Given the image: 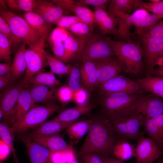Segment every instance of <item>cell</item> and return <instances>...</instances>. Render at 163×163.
Wrapping results in <instances>:
<instances>
[{"label":"cell","instance_id":"ba28073f","mask_svg":"<svg viewBox=\"0 0 163 163\" xmlns=\"http://www.w3.org/2000/svg\"><path fill=\"white\" fill-rule=\"evenodd\" d=\"M116 56L107 37L92 34L85 42L81 55V62L85 60L97 61Z\"/></svg>","mask_w":163,"mask_h":163},{"label":"cell","instance_id":"f35d334b","mask_svg":"<svg viewBox=\"0 0 163 163\" xmlns=\"http://www.w3.org/2000/svg\"><path fill=\"white\" fill-rule=\"evenodd\" d=\"M56 99L62 104H66L72 101L74 92L68 86H59L53 89Z\"/></svg>","mask_w":163,"mask_h":163},{"label":"cell","instance_id":"2e32d148","mask_svg":"<svg viewBox=\"0 0 163 163\" xmlns=\"http://www.w3.org/2000/svg\"><path fill=\"white\" fill-rule=\"evenodd\" d=\"M18 138L25 145L30 163H53L49 149L33 142L27 135H20Z\"/></svg>","mask_w":163,"mask_h":163},{"label":"cell","instance_id":"44dd1931","mask_svg":"<svg viewBox=\"0 0 163 163\" xmlns=\"http://www.w3.org/2000/svg\"><path fill=\"white\" fill-rule=\"evenodd\" d=\"M27 136L34 142L51 151H63L73 149L71 145H69L63 137L59 134L50 136Z\"/></svg>","mask_w":163,"mask_h":163},{"label":"cell","instance_id":"5bb4252c","mask_svg":"<svg viewBox=\"0 0 163 163\" xmlns=\"http://www.w3.org/2000/svg\"><path fill=\"white\" fill-rule=\"evenodd\" d=\"M135 155L138 163H153L163 155L161 150L149 137L142 134L136 141Z\"/></svg>","mask_w":163,"mask_h":163},{"label":"cell","instance_id":"9c48e42d","mask_svg":"<svg viewBox=\"0 0 163 163\" xmlns=\"http://www.w3.org/2000/svg\"><path fill=\"white\" fill-rule=\"evenodd\" d=\"M23 81L14 83L4 89L1 95L0 110L3 113V121L11 127L15 122V110L19 96L24 89Z\"/></svg>","mask_w":163,"mask_h":163},{"label":"cell","instance_id":"7402d4cb","mask_svg":"<svg viewBox=\"0 0 163 163\" xmlns=\"http://www.w3.org/2000/svg\"><path fill=\"white\" fill-rule=\"evenodd\" d=\"M88 39L72 34L64 42V56L63 62L66 63L77 59L80 60L85 43Z\"/></svg>","mask_w":163,"mask_h":163},{"label":"cell","instance_id":"d4e9b609","mask_svg":"<svg viewBox=\"0 0 163 163\" xmlns=\"http://www.w3.org/2000/svg\"><path fill=\"white\" fill-rule=\"evenodd\" d=\"M27 88L35 104H48L54 103L56 99L54 90L45 85L32 84Z\"/></svg>","mask_w":163,"mask_h":163},{"label":"cell","instance_id":"f5cc1de1","mask_svg":"<svg viewBox=\"0 0 163 163\" xmlns=\"http://www.w3.org/2000/svg\"><path fill=\"white\" fill-rule=\"evenodd\" d=\"M79 158L82 163H104L98 155L93 152L86 153Z\"/></svg>","mask_w":163,"mask_h":163},{"label":"cell","instance_id":"277c9868","mask_svg":"<svg viewBox=\"0 0 163 163\" xmlns=\"http://www.w3.org/2000/svg\"><path fill=\"white\" fill-rule=\"evenodd\" d=\"M141 95L121 92L101 94L100 104L103 116L111 123L117 121Z\"/></svg>","mask_w":163,"mask_h":163},{"label":"cell","instance_id":"d6a6232c","mask_svg":"<svg viewBox=\"0 0 163 163\" xmlns=\"http://www.w3.org/2000/svg\"><path fill=\"white\" fill-rule=\"evenodd\" d=\"M32 84L43 85L53 89L60 86L61 83L50 71L47 72H42L34 75L29 82V85Z\"/></svg>","mask_w":163,"mask_h":163},{"label":"cell","instance_id":"5b68a950","mask_svg":"<svg viewBox=\"0 0 163 163\" xmlns=\"http://www.w3.org/2000/svg\"><path fill=\"white\" fill-rule=\"evenodd\" d=\"M0 14L8 24L19 43H25L29 46L40 40L41 35L24 18L10 11H0Z\"/></svg>","mask_w":163,"mask_h":163},{"label":"cell","instance_id":"4dcf8cb0","mask_svg":"<svg viewBox=\"0 0 163 163\" xmlns=\"http://www.w3.org/2000/svg\"><path fill=\"white\" fill-rule=\"evenodd\" d=\"M26 44L22 43L17 51L11 65V74L15 80L20 78L26 69L24 54Z\"/></svg>","mask_w":163,"mask_h":163},{"label":"cell","instance_id":"91938a15","mask_svg":"<svg viewBox=\"0 0 163 163\" xmlns=\"http://www.w3.org/2000/svg\"><path fill=\"white\" fill-rule=\"evenodd\" d=\"M8 7L13 10H18L16 0H5Z\"/></svg>","mask_w":163,"mask_h":163},{"label":"cell","instance_id":"7c38bea8","mask_svg":"<svg viewBox=\"0 0 163 163\" xmlns=\"http://www.w3.org/2000/svg\"><path fill=\"white\" fill-rule=\"evenodd\" d=\"M108 8L109 13L116 18L118 25L113 40H123L128 42H132L131 37L134 35L130 32L131 27L133 25L136 19L146 14L148 12L147 11L143 9H139L129 14L112 8Z\"/></svg>","mask_w":163,"mask_h":163},{"label":"cell","instance_id":"03108f58","mask_svg":"<svg viewBox=\"0 0 163 163\" xmlns=\"http://www.w3.org/2000/svg\"><path fill=\"white\" fill-rule=\"evenodd\" d=\"M80 163H82L81 161L80 162Z\"/></svg>","mask_w":163,"mask_h":163},{"label":"cell","instance_id":"60d3db41","mask_svg":"<svg viewBox=\"0 0 163 163\" xmlns=\"http://www.w3.org/2000/svg\"><path fill=\"white\" fill-rule=\"evenodd\" d=\"M47 38L53 56L63 62L65 53L64 42L50 35Z\"/></svg>","mask_w":163,"mask_h":163},{"label":"cell","instance_id":"e7e4bbea","mask_svg":"<svg viewBox=\"0 0 163 163\" xmlns=\"http://www.w3.org/2000/svg\"><path fill=\"white\" fill-rule=\"evenodd\" d=\"M149 1L153 3H157L159 2H160V0H150Z\"/></svg>","mask_w":163,"mask_h":163},{"label":"cell","instance_id":"74e56055","mask_svg":"<svg viewBox=\"0 0 163 163\" xmlns=\"http://www.w3.org/2000/svg\"><path fill=\"white\" fill-rule=\"evenodd\" d=\"M67 29L76 37L87 39L93 34V30L90 26L82 21L78 22Z\"/></svg>","mask_w":163,"mask_h":163},{"label":"cell","instance_id":"11a10c76","mask_svg":"<svg viewBox=\"0 0 163 163\" xmlns=\"http://www.w3.org/2000/svg\"><path fill=\"white\" fill-rule=\"evenodd\" d=\"M15 80L12 74L0 76V90L1 91L14 83Z\"/></svg>","mask_w":163,"mask_h":163},{"label":"cell","instance_id":"1f68e13d","mask_svg":"<svg viewBox=\"0 0 163 163\" xmlns=\"http://www.w3.org/2000/svg\"><path fill=\"white\" fill-rule=\"evenodd\" d=\"M35 104L27 88L24 89L18 97L15 110V122L21 120Z\"/></svg>","mask_w":163,"mask_h":163},{"label":"cell","instance_id":"d6986e66","mask_svg":"<svg viewBox=\"0 0 163 163\" xmlns=\"http://www.w3.org/2000/svg\"><path fill=\"white\" fill-rule=\"evenodd\" d=\"M144 134L148 135L163 151V114L144 120Z\"/></svg>","mask_w":163,"mask_h":163},{"label":"cell","instance_id":"ac0fdd59","mask_svg":"<svg viewBox=\"0 0 163 163\" xmlns=\"http://www.w3.org/2000/svg\"><path fill=\"white\" fill-rule=\"evenodd\" d=\"M53 3L62 9L74 13L82 22L88 24L92 30L95 21L93 12L86 7L75 4L72 0H52Z\"/></svg>","mask_w":163,"mask_h":163},{"label":"cell","instance_id":"836d02e7","mask_svg":"<svg viewBox=\"0 0 163 163\" xmlns=\"http://www.w3.org/2000/svg\"><path fill=\"white\" fill-rule=\"evenodd\" d=\"M45 56L52 72L60 75H69L73 66L70 64L66 65L62 61L46 51L45 52Z\"/></svg>","mask_w":163,"mask_h":163},{"label":"cell","instance_id":"7dc6e473","mask_svg":"<svg viewBox=\"0 0 163 163\" xmlns=\"http://www.w3.org/2000/svg\"><path fill=\"white\" fill-rule=\"evenodd\" d=\"M81 21H82L76 16L64 15L60 18L55 24L58 27L67 29L73 25Z\"/></svg>","mask_w":163,"mask_h":163},{"label":"cell","instance_id":"603a6c76","mask_svg":"<svg viewBox=\"0 0 163 163\" xmlns=\"http://www.w3.org/2000/svg\"><path fill=\"white\" fill-rule=\"evenodd\" d=\"M94 108V105L89 103L83 105H77L75 107L61 111L53 120L64 122L79 120L82 116H90Z\"/></svg>","mask_w":163,"mask_h":163},{"label":"cell","instance_id":"f1b7e54d","mask_svg":"<svg viewBox=\"0 0 163 163\" xmlns=\"http://www.w3.org/2000/svg\"><path fill=\"white\" fill-rule=\"evenodd\" d=\"M91 122V118L79 120L72 123L66 128V133L71 143H76L88 133Z\"/></svg>","mask_w":163,"mask_h":163},{"label":"cell","instance_id":"30bf717a","mask_svg":"<svg viewBox=\"0 0 163 163\" xmlns=\"http://www.w3.org/2000/svg\"><path fill=\"white\" fill-rule=\"evenodd\" d=\"M134 110L142 114L144 120L155 117L163 114V99L152 93L141 95L128 107L120 118Z\"/></svg>","mask_w":163,"mask_h":163},{"label":"cell","instance_id":"ab89813d","mask_svg":"<svg viewBox=\"0 0 163 163\" xmlns=\"http://www.w3.org/2000/svg\"><path fill=\"white\" fill-rule=\"evenodd\" d=\"M12 46L11 42L0 33V59L11 65Z\"/></svg>","mask_w":163,"mask_h":163},{"label":"cell","instance_id":"8992f818","mask_svg":"<svg viewBox=\"0 0 163 163\" xmlns=\"http://www.w3.org/2000/svg\"><path fill=\"white\" fill-rule=\"evenodd\" d=\"M144 122L142 114L138 111L134 110L111 123L119 139L136 142L144 134L140 130Z\"/></svg>","mask_w":163,"mask_h":163},{"label":"cell","instance_id":"be15d7a7","mask_svg":"<svg viewBox=\"0 0 163 163\" xmlns=\"http://www.w3.org/2000/svg\"><path fill=\"white\" fill-rule=\"evenodd\" d=\"M153 163H163V157L161 158L160 157Z\"/></svg>","mask_w":163,"mask_h":163},{"label":"cell","instance_id":"680465c9","mask_svg":"<svg viewBox=\"0 0 163 163\" xmlns=\"http://www.w3.org/2000/svg\"><path fill=\"white\" fill-rule=\"evenodd\" d=\"M151 75L163 77V67L155 68L152 72Z\"/></svg>","mask_w":163,"mask_h":163},{"label":"cell","instance_id":"52a82bcc","mask_svg":"<svg viewBox=\"0 0 163 163\" xmlns=\"http://www.w3.org/2000/svg\"><path fill=\"white\" fill-rule=\"evenodd\" d=\"M46 40L45 38L42 37L38 43L29 46L25 52L26 69L24 78L22 80L24 88L29 86L31 78L42 72L47 64L45 56Z\"/></svg>","mask_w":163,"mask_h":163},{"label":"cell","instance_id":"6f0895ef","mask_svg":"<svg viewBox=\"0 0 163 163\" xmlns=\"http://www.w3.org/2000/svg\"><path fill=\"white\" fill-rule=\"evenodd\" d=\"M100 157L103 160L104 163H125L116 159L110 156ZM133 163H138L136 162Z\"/></svg>","mask_w":163,"mask_h":163},{"label":"cell","instance_id":"681fc988","mask_svg":"<svg viewBox=\"0 0 163 163\" xmlns=\"http://www.w3.org/2000/svg\"><path fill=\"white\" fill-rule=\"evenodd\" d=\"M18 10L33 12L37 5L36 0H16Z\"/></svg>","mask_w":163,"mask_h":163},{"label":"cell","instance_id":"6125c7cd","mask_svg":"<svg viewBox=\"0 0 163 163\" xmlns=\"http://www.w3.org/2000/svg\"><path fill=\"white\" fill-rule=\"evenodd\" d=\"M158 67H163V54L158 59L156 63V66Z\"/></svg>","mask_w":163,"mask_h":163},{"label":"cell","instance_id":"e575fe53","mask_svg":"<svg viewBox=\"0 0 163 163\" xmlns=\"http://www.w3.org/2000/svg\"><path fill=\"white\" fill-rule=\"evenodd\" d=\"M14 134L11 132L9 127L5 122L0 123V137L1 139L9 147L12 153L14 163H21L16 153L13 143Z\"/></svg>","mask_w":163,"mask_h":163},{"label":"cell","instance_id":"83f0119b","mask_svg":"<svg viewBox=\"0 0 163 163\" xmlns=\"http://www.w3.org/2000/svg\"><path fill=\"white\" fill-rule=\"evenodd\" d=\"M24 18L30 26L38 32L42 37L47 38L50 33L51 26L40 16L33 12H26Z\"/></svg>","mask_w":163,"mask_h":163},{"label":"cell","instance_id":"d590c367","mask_svg":"<svg viewBox=\"0 0 163 163\" xmlns=\"http://www.w3.org/2000/svg\"><path fill=\"white\" fill-rule=\"evenodd\" d=\"M139 9H143L154 14L163 15V0L157 3H145L142 0H134V11Z\"/></svg>","mask_w":163,"mask_h":163},{"label":"cell","instance_id":"8fae6325","mask_svg":"<svg viewBox=\"0 0 163 163\" xmlns=\"http://www.w3.org/2000/svg\"><path fill=\"white\" fill-rule=\"evenodd\" d=\"M141 42L146 76L151 75L158 59L163 54V39L150 36H138Z\"/></svg>","mask_w":163,"mask_h":163},{"label":"cell","instance_id":"e0dca14e","mask_svg":"<svg viewBox=\"0 0 163 163\" xmlns=\"http://www.w3.org/2000/svg\"><path fill=\"white\" fill-rule=\"evenodd\" d=\"M67 11L53 3L51 1L37 0L33 12L41 17L51 26L64 15Z\"/></svg>","mask_w":163,"mask_h":163},{"label":"cell","instance_id":"816d5d0a","mask_svg":"<svg viewBox=\"0 0 163 163\" xmlns=\"http://www.w3.org/2000/svg\"><path fill=\"white\" fill-rule=\"evenodd\" d=\"M72 34L66 29L57 27L49 35L64 42Z\"/></svg>","mask_w":163,"mask_h":163},{"label":"cell","instance_id":"9a60e30c","mask_svg":"<svg viewBox=\"0 0 163 163\" xmlns=\"http://www.w3.org/2000/svg\"><path fill=\"white\" fill-rule=\"evenodd\" d=\"M94 61L97 67V88L123 72L122 66L116 56Z\"/></svg>","mask_w":163,"mask_h":163},{"label":"cell","instance_id":"484cf974","mask_svg":"<svg viewBox=\"0 0 163 163\" xmlns=\"http://www.w3.org/2000/svg\"><path fill=\"white\" fill-rule=\"evenodd\" d=\"M163 15L149 13L148 12L135 21L134 34L137 36H142L150 30Z\"/></svg>","mask_w":163,"mask_h":163},{"label":"cell","instance_id":"c3c4849f","mask_svg":"<svg viewBox=\"0 0 163 163\" xmlns=\"http://www.w3.org/2000/svg\"><path fill=\"white\" fill-rule=\"evenodd\" d=\"M110 0H78L74 1L77 5L86 7L91 5L94 7H99L106 9Z\"/></svg>","mask_w":163,"mask_h":163},{"label":"cell","instance_id":"f6af8a7d","mask_svg":"<svg viewBox=\"0 0 163 163\" xmlns=\"http://www.w3.org/2000/svg\"><path fill=\"white\" fill-rule=\"evenodd\" d=\"M0 33L4 35L11 42L12 46H16L19 43L14 35L8 24L1 15Z\"/></svg>","mask_w":163,"mask_h":163},{"label":"cell","instance_id":"4fadbf2b","mask_svg":"<svg viewBox=\"0 0 163 163\" xmlns=\"http://www.w3.org/2000/svg\"><path fill=\"white\" fill-rule=\"evenodd\" d=\"M99 88L101 94L120 92L141 94L144 91L136 81L120 75L107 81Z\"/></svg>","mask_w":163,"mask_h":163},{"label":"cell","instance_id":"b9f144b4","mask_svg":"<svg viewBox=\"0 0 163 163\" xmlns=\"http://www.w3.org/2000/svg\"><path fill=\"white\" fill-rule=\"evenodd\" d=\"M69 75L67 85L74 92L82 87L81 85L80 69L76 66H72Z\"/></svg>","mask_w":163,"mask_h":163},{"label":"cell","instance_id":"ffe728a7","mask_svg":"<svg viewBox=\"0 0 163 163\" xmlns=\"http://www.w3.org/2000/svg\"><path fill=\"white\" fill-rule=\"evenodd\" d=\"M82 62L80 72L82 86L91 92L97 88L96 64L95 61L88 60H84Z\"/></svg>","mask_w":163,"mask_h":163},{"label":"cell","instance_id":"94428289","mask_svg":"<svg viewBox=\"0 0 163 163\" xmlns=\"http://www.w3.org/2000/svg\"><path fill=\"white\" fill-rule=\"evenodd\" d=\"M76 154H74L68 163H80L77 159Z\"/></svg>","mask_w":163,"mask_h":163},{"label":"cell","instance_id":"db71d44e","mask_svg":"<svg viewBox=\"0 0 163 163\" xmlns=\"http://www.w3.org/2000/svg\"><path fill=\"white\" fill-rule=\"evenodd\" d=\"M11 152L8 146L2 139L0 141V161L3 163Z\"/></svg>","mask_w":163,"mask_h":163},{"label":"cell","instance_id":"ee69618b","mask_svg":"<svg viewBox=\"0 0 163 163\" xmlns=\"http://www.w3.org/2000/svg\"><path fill=\"white\" fill-rule=\"evenodd\" d=\"M75 153L74 149L59 151H51V161L53 163H68Z\"/></svg>","mask_w":163,"mask_h":163},{"label":"cell","instance_id":"4316f807","mask_svg":"<svg viewBox=\"0 0 163 163\" xmlns=\"http://www.w3.org/2000/svg\"><path fill=\"white\" fill-rule=\"evenodd\" d=\"M144 91L155 94L163 99V77L149 76L136 81Z\"/></svg>","mask_w":163,"mask_h":163},{"label":"cell","instance_id":"3957f363","mask_svg":"<svg viewBox=\"0 0 163 163\" xmlns=\"http://www.w3.org/2000/svg\"><path fill=\"white\" fill-rule=\"evenodd\" d=\"M62 108L61 106L54 103L44 105L35 104L21 120L9 127L10 130L14 134L35 128L44 122L51 115L61 111Z\"/></svg>","mask_w":163,"mask_h":163},{"label":"cell","instance_id":"8d00e7d4","mask_svg":"<svg viewBox=\"0 0 163 163\" xmlns=\"http://www.w3.org/2000/svg\"><path fill=\"white\" fill-rule=\"evenodd\" d=\"M117 24L116 18L109 13V15L98 25L101 34L103 36L107 34L115 36L117 32L116 26Z\"/></svg>","mask_w":163,"mask_h":163},{"label":"cell","instance_id":"7bdbcfd3","mask_svg":"<svg viewBox=\"0 0 163 163\" xmlns=\"http://www.w3.org/2000/svg\"><path fill=\"white\" fill-rule=\"evenodd\" d=\"M134 0H111L108 7L131 14L132 12L134 11Z\"/></svg>","mask_w":163,"mask_h":163},{"label":"cell","instance_id":"f907efd6","mask_svg":"<svg viewBox=\"0 0 163 163\" xmlns=\"http://www.w3.org/2000/svg\"><path fill=\"white\" fill-rule=\"evenodd\" d=\"M152 37L163 39V19L159 21L149 31L142 36Z\"/></svg>","mask_w":163,"mask_h":163},{"label":"cell","instance_id":"6da1fadb","mask_svg":"<svg viewBox=\"0 0 163 163\" xmlns=\"http://www.w3.org/2000/svg\"><path fill=\"white\" fill-rule=\"evenodd\" d=\"M91 118V126L85 141L76 154L77 157L89 152L95 153L102 157L110 156L119 139L111 123L103 116Z\"/></svg>","mask_w":163,"mask_h":163},{"label":"cell","instance_id":"bcb514c9","mask_svg":"<svg viewBox=\"0 0 163 163\" xmlns=\"http://www.w3.org/2000/svg\"><path fill=\"white\" fill-rule=\"evenodd\" d=\"M89 92L82 86L74 92L72 101L77 105H83L88 103Z\"/></svg>","mask_w":163,"mask_h":163},{"label":"cell","instance_id":"9f6ffc18","mask_svg":"<svg viewBox=\"0 0 163 163\" xmlns=\"http://www.w3.org/2000/svg\"><path fill=\"white\" fill-rule=\"evenodd\" d=\"M11 74V65L7 63H0V76Z\"/></svg>","mask_w":163,"mask_h":163},{"label":"cell","instance_id":"f546056e","mask_svg":"<svg viewBox=\"0 0 163 163\" xmlns=\"http://www.w3.org/2000/svg\"><path fill=\"white\" fill-rule=\"evenodd\" d=\"M136 145L127 140L119 139L113 149L112 155L122 161L135 157Z\"/></svg>","mask_w":163,"mask_h":163},{"label":"cell","instance_id":"7a4b0ae2","mask_svg":"<svg viewBox=\"0 0 163 163\" xmlns=\"http://www.w3.org/2000/svg\"><path fill=\"white\" fill-rule=\"evenodd\" d=\"M107 38L122 66L123 72L134 75L140 74L144 68L140 41L137 39L128 42Z\"/></svg>","mask_w":163,"mask_h":163},{"label":"cell","instance_id":"cb8c5ba5","mask_svg":"<svg viewBox=\"0 0 163 163\" xmlns=\"http://www.w3.org/2000/svg\"><path fill=\"white\" fill-rule=\"evenodd\" d=\"M78 121L64 122L52 119L49 121H45L27 135L30 136H45L59 134L63 129Z\"/></svg>","mask_w":163,"mask_h":163}]
</instances>
